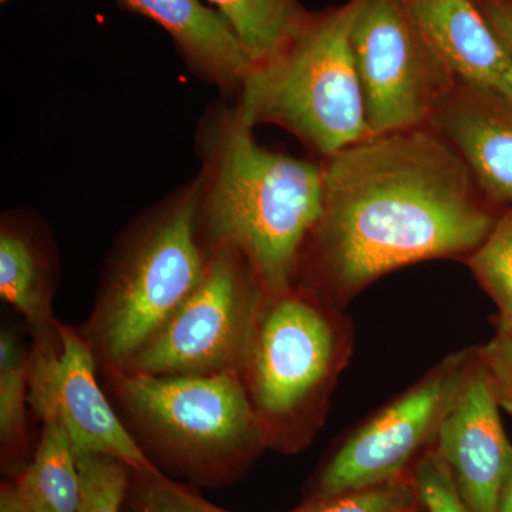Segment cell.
<instances>
[{"instance_id":"1","label":"cell","mask_w":512,"mask_h":512,"mask_svg":"<svg viewBox=\"0 0 512 512\" xmlns=\"http://www.w3.org/2000/svg\"><path fill=\"white\" fill-rule=\"evenodd\" d=\"M498 215L431 124L366 137L323 165L322 217L295 288L343 311L403 266L467 261Z\"/></svg>"},{"instance_id":"2","label":"cell","mask_w":512,"mask_h":512,"mask_svg":"<svg viewBox=\"0 0 512 512\" xmlns=\"http://www.w3.org/2000/svg\"><path fill=\"white\" fill-rule=\"evenodd\" d=\"M254 127L229 114L202 178L198 232L205 251L231 245L265 295L295 288L323 211V165L256 143Z\"/></svg>"},{"instance_id":"3","label":"cell","mask_w":512,"mask_h":512,"mask_svg":"<svg viewBox=\"0 0 512 512\" xmlns=\"http://www.w3.org/2000/svg\"><path fill=\"white\" fill-rule=\"evenodd\" d=\"M353 336L345 312L301 288L264 296L241 379L268 448L295 454L312 443Z\"/></svg>"},{"instance_id":"4","label":"cell","mask_w":512,"mask_h":512,"mask_svg":"<svg viewBox=\"0 0 512 512\" xmlns=\"http://www.w3.org/2000/svg\"><path fill=\"white\" fill-rule=\"evenodd\" d=\"M202 178L121 239L80 333L103 373L121 372L201 284Z\"/></svg>"},{"instance_id":"5","label":"cell","mask_w":512,"mask_h":512,"mask_svg":"<svg viewBox=\"0 0 512 512\" xmlns=\"http://www.w3.org/2000/svg\"><path fill=\"white\" fill-rule=\"evenodd\" d=\"M355 0L309 16L288 46L254 66L234 113L254 127L285 128L328 160L370 136L353 56Z\"/></svg>"},{"instance_id":"6","label":"cell","mask_w":512,"mask_h":512,"mask_svg":"<svg viewBox=\"0 0 512 512\" xmlns=\"http://www.w3.org/2000/svg\"><path fill=\"white\" fill-rule=\"evenodd\" d=\"M140 447L198 474L245 467L268 448L241 376L104 373Z\"/></svg>"},{"instance_id":"7","label":"cell","mask_w":512,"mask_h":512,"mask_svg":"<svg viewBox=\"0 0 512 512\" xmlns=\"http://www.w3.org/2000/svg\"><path fill=\"white\" fill-rule=\"evenodd\" d=\"M207 252L201 284L121 372L241 376L265 291L237 248L220 245Z\"/></svg>"},{"instance_id":"8","label":"cell","mask_w":512,"mask_h":512,"mask_svg":"<svg viewBox=\"0 0 512 512\" xmlns=\"http://www.w3.org/2000/svg\"><path fill=\"white\" fill-rule=\"evenodd\" d=\"M477 355L478 346L450 353L346 434L320 468L311 498L412 477L421 458L433 450Z\"/></svg>"},{"instance_id":"9","label":"cell","mask_w":512,"mask_h":512,"mask_svg":"<svg viewBox=\"0 0 512 512\" xmlns=\"http://www.w3.org/2000/svg\"><path fill=\"white\" fill-rule=\"evenodd\" d=\"M353 56L370 136L430 124L456 87L407 0H355Z\"/></svg>"},{"instance_id":"10","label":"cell","mask_w":512,"mask_h":512,"mask_svg":"<svg viewBox=\"0 0 512 512\" xmlns=\"http://www.w3.org/2000/svg\"><path fill=\"white\" fill-rule=\"evenodd\" d=\"M60 338L59 355L32 352L29 403L37 420L62 421L76 454L114 457L131 471L158 470L97 382L99 365L80 330L62 323Z\"/></svg>"},{"instance_id":"11","label":"cell","mask_w":512,"mask_h":512,"mask_svg":"<svg viewBox=\"0 0 512 512\" xmlns=\"http://www.w3.org/2000/svg\"><path fill=\"white\" fill-rule=\"evenodd\" d=\"M434 451L446 463L470 512H501L512 471V444L493 384L478 355L437 434Z\"/></svg>"},{"instance_id":"12","label":"cell","mask_w":512,"mask_h":512,"mask_svg":"<svg viewBox=\"0 0 512 512\" xmlns=\"http://www.w3.org/2000/svg\"><path fill=\"white\" fill-rule=\"evenodd\" d=\"M491 204L512 207V103L457 83L430 121Z\"/></svg>"},{"instance_id":"13","label":"cell","mask_w":512,"mask_h":512,"mask_svg":"<svg viewBox=\"0 0 512 512\" xmlns=\"http://www.w3.org/2000/svg\"><path fill=\"white\" fill-rule=\"evenodd\" d=\"M407 2L457 83L512 103V55L478 0Z\"/></svg>"},{"instance_id":"14","label":"cell","mask_w":512,"mask_h":512,"mask_svg":"<svg viewBox=\"0 0 512 512\" xmlns=\"http://www.w3.org/2000/svg\"><path fill=\"white\" fill-rule=\"evenodd\" d=\"M154 20L173 37L187 63L224 90L241 89L254 63L217 10L201 0H116Z\"/></svg>"},{"instance_id":"15","label":"cell","mask_w":512,"mask_h":512,"mask_svg":"<svg viewBox=\"0 0 512 512\" xmlns=\"http://www.w3.org/2000/svg\"><path fill=\"white\" fill-rule=\"evenodd\" d=\"M52 258L28 224L8 218L0 229V296L22 316L32 336L33 355L57 356L60 326L53 312Z\"/></svg>"},{"instance_id":"16","label":"cell","mask_w":512,"mask_h":512,"mask_svg":"<svg viewBox=\"0 0 512 512\" xmlns=\"http://www.w3.org/2000/svg\"><path fill=\"white\" fill-rule=\"evenodd\" d=\"M0 503L13 512L79 511V464L62 421L53 416L42 420L32 460L15 483L2 488Z\"/></svg>"},{"instance_id":"17","label":"cell","mask_w":512,"mask_h":512,"mask_svg":"<svg viewBox=\"0 0 512 512\" xmlns=\"http://www.w3.org/2000/svg\"><path fill=\"white\" fill-rule=\"evenodd\" d=\"M238 37L254 66L288 46L311 13L299 0H208Z\"/></svg>"},{"instance_id":"18","label":"cell","mask_w":512,"mask_h":512,"mask_svg":"<svg viewBox=\"0 0 512 512\" xmlns=\"http://www.w3.org/2000/svg\"><path fill=\"white\" fill-rule=\"evenodd\" d=\"M32 346L19 333L0 332V444L3 457L25 450L29 441V393Z\"/></svg>"},{"instance_id":"19","label":"cell","mask_w":512,"mask_h":512,"mask_svg":"<svg viewBox=\"0 0 512 512\" xmlns=\"http://www.w3.org/2000/svg\"><path fill=\"white\" fill-rule=\"evenodd\" d=\"M466 262L497 306L495 329L512 333V207L498 215L490 234Z\"/></svg>"},{"instance_id":"20","label":"cell","mask_w":512,"mask_h":512,"mask_svg":"<svg viewBox=\"0 0 512 512\" xmlns=\"http://www.w3.org/2000/svg\"><path fill=\"white\" fill-rule=\"evenodd\" d=\"M419 493L413 477L392 483L311 498L291 512H420Z\"/></svg>"},{"instance_id":"21","label":"cell","mask_w":512,"mask_h":512,"mask_svg":"<svg viewBox=\"0 0 512 512\" xmlns=\"http://www.w3.org/2000/svg\"><path fill=\"white\" fill-rule=\"evenodd\" d=\"M80 505L77 512H120L130 485L131 468L103 454H77Z\"/></svg>"},{"instance_id":"22","label":"cell","mask_w":512,"mask_h":512,"mask_svg":"<svg viewBox=\"0 0 512 512\" xmlns=\"http://www.w3.org/2000/svg\"><path fill=\"white\" fill-rule=\"evenodd\" d=\"M128 493L138 512H228L160 470L131 471Z\"/></svg>"},{"instance_id":"23","label":"cell","mask_w":512,"mask_h":512,"mask_svg":"<svg viewBox=\"0 0 512 512\" xmlns=\"http://www.w3.org/2000/svg\"><path fill=\"white\" fill-rule=\"evenodd\" d=\"M412 477L424 512H470L458 495L450 470L434 448L421 458Z\"/></svg>"},{"instance_id":"24","label":"cell","mask_w":512,"mask_h":512,"mask_svg":"<svg viewBox=\"0 0 512 512\" xmlns=\"http://www.w3.org/2000/svg\"><path fill=\"white\" fill-rule=\"evenodd\" d=\"M480 355L501 410L512 416V333L495 329L493 338L480 346Z\"/></svg>"},{"instance_id":"25","label":"cell","mask_w":512,"mask_h":512,"mask_svg":"<svg viewBox=\"0 0 512 512\" xmlns=\"http://www.w3.org/2000/svg\"><path fill=\"white\" fill-rule=\"evenodd\" d=\"M478 3L512 55V0H478Z\"/></svg>"},{"instance_id":"26","label":"cell","mask_w":512,"mask_h":512,"mask_svg":"<svg viewBox=\"0 0 512 512\" xmlns=\"http://www.w3.org/2000/svg\"><path fill=\"white\" fill-rule=\"evenodd\" d=\"M501 512H512V471L501 497Z\"/></svg>"},{"instance_id":"27","label":"cell","mask_w":512,"mask_h":512,"mask_svg":"<svg viewBox=\"0 0 512 512\" xmlns=\"http://www.w3.org/2000/svg\"><path fill=\"white\" fill-rule=\"evenodd\" d=\"M0 512H13V511L10 510L8 505H6L5 503H0Z\"/></svg>"},{"instance_id":"28","label":"cell","mask_w":512,"mask_h":512,"mask_svg":"<svg viewBox=\"0 0 512 512\" xmlns=\"http://www.w3.org/2000/svg\"><path fill=\"white\" fill-rule=\"evenodd\" d=\"M0 2L6 3V2H9V0H0Z\"/></svg>"},{"instance_id":"29","label":"cell","mask_w":512,"mask_h":512,"mask_svg":"<svg viewBox=\"0 0 512 512\" xmlns=\"http://www.w3.org/2000/svg\"><path fill=\"white\" fill-rule=\"evenodd\" d=\"M420 512H423V510H421Z\"/></svg>"}]
</instances>
